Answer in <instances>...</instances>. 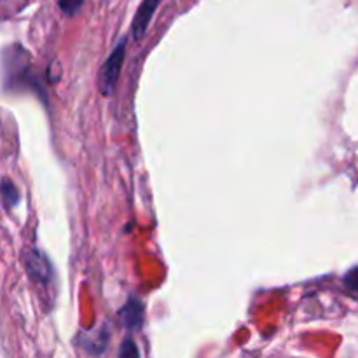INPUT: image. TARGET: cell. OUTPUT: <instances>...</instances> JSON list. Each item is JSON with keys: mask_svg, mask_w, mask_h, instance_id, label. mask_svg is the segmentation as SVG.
Masks as SVG:
<instances>
[{"mask_svg": "<svg viewBox=\"0 0 358 358\" xmlns=\"http://www.w3.org/2000/svg\"><path fill=\"white\" fill-rule=\"evenodd\" d=\"M108 345V331L107 329H100V331L93 332V338H91V332H83V348L86 350V353L90 355H101V353L107 350Z\"/></svg>", "mask_w": 358, "mask_h": 358, "instance_id": "5", "label": "cell"}, {"mask_svg": "<svg viewBox=\"0 0 358 358\" xmlns=\"http://www.w3.org/2000/svg\"><path fill=\"white\" fill-rule=\"evenodd\" d=\"M138 350H136V346L133 345L131 339H124L121 345V350H119V357H138Z\"/></svg>", "mask_w": 358, "mask_h": 358, "instance_id": "8", "label": "cell"}, {"mask_svg": "<svg viewBox=\"0 0 358 358\" xmlns=\"http://www.w3.org/2000/svg\"><path fill=\"white\" fill-rule=\"evenodd\" d=\"M119 318H121L122 325H124L128 331H135L140 329L143 324V304L142 301L131 297L128 303L122 306V310L119 311Z\"/></svg>", "mask_w": 358, "mask_h": 358, "instance_id": "4", "label": "cell"}, {"mask_svg": "<svg viewBox=\"0 0 358 358\" xmlns=\"http://www.w3.org/2000/svg\"><path fill=\"white\" fill-rule=\"evenodd\" d=\"M124 55H126V41L124 38H121V41L115 44V48L112 49L110 55H108L107 62L103 63V66H101L100 70V76H98V87H100L103 96H108V94H112V91L115 90L119 73H121L122 62H124Z\"/></svg>", "mask_w": 358, "mask_h": 358, "instance_id": "1", "label": "cell"}, {"mask_svg": "<svg viewBox=\"0 0 358 358\" xmlns=\"http://www.w3.org/2000/svg\"><path fill=\"white\" fill-rule=\"evenodd\" d=\"M27 269L28 275L35 280V282L42 283H49V280L52 278V268L51 264L48 262V259L37 250H31L27 257Z\"/></svg>", "mask_w": 358, "mask_h": 358, "instance_id": "3", "label": "cell"}, {"mask_svg": "<svg viewBox=\"0 0 358 358\" xmlns=\"http://www.w3.org/2000/svg\"><path fill=\"white\" fill-rule=\"evenodd\" d=\"M161 2H163V0H143V2L140 3L138 10H136L131 23L133 37H135L136 41H140V38L145 35L147 28H149L150 24V20H152L154 13H156V9L159 7Z\"/></svg>", "mask_w": 358, "mask_h": 358, "instance_id": "2", "label": "cell"}, {"mask_svg": "<svg viewBox=\"0 0 358 358\" xmlns=\"http://www.w3.org/2000/svg\"><path fill=\"white\" fill-rule=\"evenodd\" d=\"M345 283L352 290H358V266H357V268L350 269V271L346 273V275H345Z\"/></svg>", "mask_w": 358, "mask_h": 358, "instance_id": "9", "label": "cell"}, {"mask_svg": "<svg viewBox=\"0 0 358 358\" xmlns=\"http://www.w3.org/2000/svg\"><path fill=\"white\" fill-rule=\"evenodd\" d=\"M2 198L3 205H6L7 208L17 205V201H20V192H17L16 185H14L9 178H3L2 182Z\"/></svg>", "mask_w": 358, "mask_h": 358, "instance_id": "6", "label": "cell"}, {"mask_svg": "<svg viewBox=\"0 0 358 358\" xmlns=\"http://www.w3.org/2000/svg\"><path fill=\"white\" fill-rule=\"evenodd\" d=\"M84 0H58V6L65 16H73L80 10Z\"/></svg>", "mask_w": 358, "mask_h": 358, "instance_id": "7", "label": "cell"}]
</instances>
